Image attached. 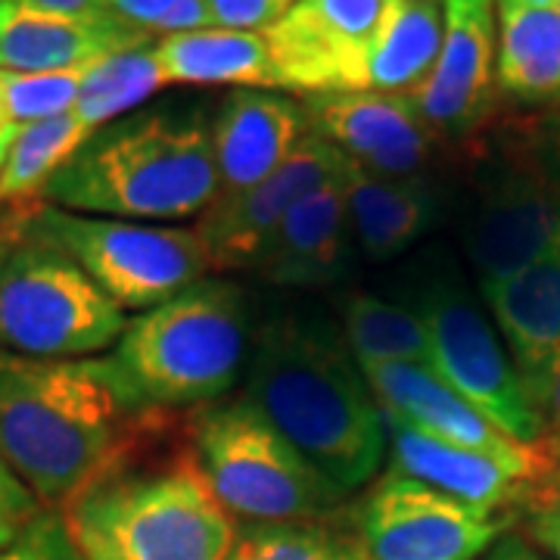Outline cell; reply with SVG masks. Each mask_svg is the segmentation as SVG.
Masks as SVG:
<instances>
[{"label":"cell","mask_w":560,"mask_h":560,"mask_svg":"<svg viewBox=\"0 0 560 560\" xmlns=\"http://www.w3.org/2000/svg\"><path fill=\"white\" fill-rule=\"evenodd\" d=\"M442 10L440 57L408 97L430 128L464 135L480 121L499 81V0H442Z\"/></svg>","instance_id":"5bb4252c"},{"label":"cell","mask_w":560,"mask_h":560,"mask_svg":"<svg viewBox=\"0 0 560 560\" xmlns=\"http://www.w3.org/2000/svg\"><path fill=\"white\" fill-rule=\"evenodd\" d=\"M486 560H539V555H536L521 536L504 533V536L486 551Z\"/></svg>","instance_id":"8d00e7d4"},{"label":"cell","mask_w":560,"mask_h":560,"mask_svg":"<svg viewBox=\"0 0 560 560\" xmlns=\"http://www.w3.org/2000/svg\"><path fill=\"white\" fill-rule=\"evenodd\" d=\"M0 560H81L60 508H40L20 536L0 548Z\"/></svg>","instance_id":"1f68e13d"},{"label":"cell","mask_w":560,"mask_h":560,"mask_svg":"<svg viewBox=\"0 0 560 560\" xmlns=\"http://www.w3.org/2000/svg\"><path fill=\"white\" fill-rule=\"evenodd\" d=\"M352 219L346 202L342 168L302 197L290 215L280 221L261 259V275L275 287H324L340 278L349 259Z\"/></svg>","instance_id":"44dd1931"},{"label":"cell","mask_w":560,"mask_h":560,"mask_svg":"<svg viewBox=\"0 0 560 560\" xmlns=\"http://www.w3.org/2000/svg\"><path fill=\"white\" fill-rule=\"evenodd\" d=\"M560 241V184L541 178L495 187L467 224V256L480 283L517 275Z\"/></svg>","instance_id":"d6986e66"},{"label":"cell","mask_w":560,"mask_h":560,"mask_svg":"<svg viewBox=\"0 0 560 560\" xmlns=\"http://www.w3.org/2000/svg\"><path fill=\"white\" fill-rule=\"evenodd\" d=\"M529 536L539 541L545 551H551L555 560H560V480L533 504Z\"/></svg>","instance_id":"836d02e7"},{"label":"cell","mask_w":560,"mask_h":560,"mask_svg":"<svg viewBox=\"0 0 560 560\" xmlns=\"http://www.w3.org/2000/svg\"><path fill=\"white\" fill-rule=\"evenodd\" d=\"M442 32V0H383L381 22L368 57V91H415L440 57Z\"/></svg>","instance_id":"cb8c5ba5"},{"label":"cell","mask_w":560,"mask_h":560,"mask_svg":"<svg viewBox=\"0 0 560 560\" xmlns=\"http://www.w3.org/2000/svg\"><path fill=\"white\" fill-rule=\"evenodd\" d=\"M342 184L355 241L371 261L405 253L436 221V194L420 175H381L346 156Z\"/></svg>","instance_id":"7402d4cb"},{"label":"cell","mask_w":560,"mask_h":560,"mask_svg":"<svg viewBox=\"0 0 560 560\" xmlns=\"http://www.w3.org/2000/svg\"><path fill=\"white\" fill-rule=\"evenodd\" d=\"M32 3L50 7V10H62V13H116L113 0H32Z\"/></svg>","instance_id":"f35d334b"},{"label":"cell","mask_w":560,"mask_h":560,"mask_svg":"<svg viewBox=\"0 0 560 560\" xmlns=\"http://www.w3.org/2000/svg\"><path fill=\"white\" fill-rule=\"evenodd\" d=\"M383 0H300L261 35L280 91L312 97L368 91V57Z\"/></svg>","instance_id":"8fae6325"},{"label":"cell","mask_w":560,"mask_h":560,"mask_svg":"<svg viewBox=\"0 0 560 560\" xmlns=\"http://www.w3.org/2000/svg\"><path fill=\"white\" fill-rule=\"evenodd\" d=\"M342 162H346V153L312 131L302 138L293 156L261 184L234 197H221L202 215L197 228L212 261V271H237L246 265L256 268L280 221L318 184L334 178L342 168Z\"/></svg>","instance_id":"4fadbf2b"},{"label":"cell","mask_w":560,"mask_h":560,"mask_svg":"<svg viewBox=\"0 0 560 560\" xmlns=\"http://www.w3.org/2000/svg\"><path fill=\"white\" fill-rule=\"evenodd\" d=\"M521 3H529V7H555L558 0H521Z\"/></svg>","instance_id":"b9f144b4"},{"label":"cell","mask_w":560,"mask_h":560,"mask_svg":"<svg viewBox=\"0 0 560 560\" xmlns=\"http://www.w3.org/2000/svg\"><path fill=\"white\" fill-rule=\"evenodd\" d=\"M160 88H165V79L153 57V44H143L138 50H125L88 66L72 113L94 135L106 125L131 116Z\"/></svg>","instance_id":"4316f807"},{"label":"cell","mask_w":560,"mask_h":560,"mask_svg":"<svg viewBox=\"0 0 560 560\" xmlns=\"http://www.w3.org/2000/svg\"><path fill=\"white\" fill-rule=\"evenodd\" d=\"M383 418H386V455L393 460L389 470H399L405 477H415L492 514L523 501L536 504L548 492L480 452L436 440L423 430H415L411 423L393 418L389 411H383Z\"/></svg>","instance_id":"ffe728a7"},{"label":"cell","mask_w":560,"mask_h":560,"mask_svg":"<svg viewBox=\"0 0 560 560\" xmlns=\"http://www.w3.org/2000/svg\"><path fill=\"white\" fill-rule=\"evenodd\" d=\"M327 480L346 492L386 458V418L359 359L318 320H268L253 346L246 396Z\"/></svg>","instance_id":"7a4b0ae2"},{"label":"cell","mask_w":560,"mask_h":560,"mask_svg":"<svg viewBox=\"0 0 560 560\" xmlns=\"http://www.w3.org/2000/svg\"><path fill=\"white\" fill-rule=\"evenodd\" d=\"M60 511L81 560H228L237 541L194 460L119 464Z\"/></svg>","instance_id":"277c9868"},{"label":"cell","mask_w":560,"mask_h":560,"mask_svg":"<svg viewBox=\"0 0 560 560\" xmlns=\"http://www.w3.org/2000/svg\"><path fill=\"white\" fill-rule=\"evenodd\" d=\"M0 504H10V508H25V511H40V504L25 486L20 482V477L0 460Z\"/></svg>","instance_id":"d590c367"},{"label":"cell","mask_w":560,"mask_h":560,"mask_svg":"<svg viewBox=\"0 0 560 560\" xmlns=\"http://www.w3.org/2000/svg\"><path fill=\"white\" fill-rule=\"evenodd\" d=\"M16 231L66 253L121 312H150L212 271L200 231L175 224L81 215L40 202Z\"/></svg>","instance_id":"52a82bcc"},{"label":"cell","mask_w":560,"mask_h":560,"mask_svg":"<svg viewBox=\"0 0 560 560\" xmlns=\"http://www.w3.org/2000/svg\"><path fill=\"white\" fill-rule=\"evenodd\" d=\"M165 84H234L253 91H278V72L261 32L197 28L175 32L153 44Z\"/></svg>","instance_id":"603a6c76"},{"label":"cell","mask_w":560,"mask_h":560,"mask_svg":"<svg viewBox=\"0 0 560 560\" xmlns=\"http://www.w3.org/2000/svg\"><path fill=\"white\" fill-rule=\"evenodd\" d=\"M499 84L523 101L560 97V16L555 7L499 0Z\"/></svg>","instance_id":"d4e9b609"},{"label":"cell","mask_w":560,"mask_h":560,"mask_svg":"<svg viewBox=\"0 0 560 560\" xmlns=\"http://www.w3.org/2000/svg\"><path fill=\"white\" fill-rule=\"evenodd\" d=\"M20 241V231H16V224L13 228H7V231H0V268H3V261L10 256V249L16 246Z\"/></svg>","instance_id":"ab89813d"},{"label":"cell","mask_w":560,"mask_h":560,"mask_svg":"<svg viewBox=\"0 0 560 560\" xmlns=\"http://www.w3.org/2000/svg\"><path fill=\"white\" fill-rule=\"evenodd\" d=\"M221 197L212 125L200 113H131L94 131L47 180L40 202L103 219L172 221L206 215Z\"/></svg>","instance_id":"3957f363"},{"label":"cell","mask_w":560,"mask_h":560,"mask_svg":"<svg viewBox=\"0 0 560 560\" xmlns=\"http://www.w3.org/2000/svg\"><path fill=\"white\" fill-rule=\"evenodd\" d=\"M342 340L359 364L408 361L427 364V327L418 305L355 293L342 305Z\"/></svg>","instance_id":"83f0119b"},{"label":"cell","mask_w":560,"mask_h":560,"mask_svg":"<svg viewBox=\"0 0 560 560\" xmlns=\"http://www.w3.org/2000/svg\"><path fill=\"white\" fill-rule=\"evenodd\" d=\"M308 128L330 140L352 162L381 175H418L430 160L433 128L408 94L349 91L312 97Z\"/></svg>","instance_id":"2e32d148"},{"label":"cell","mask_w":560,"mask_h":560,"mask_svg":"<svg viewBox=\"0 0 560 560\" xmlns=\"http://www.w3.org/2000/svg\"><path fill=\"white\" fill-rule=\"evenodd\" d=\"M501 342L536 408H545L560 359V241L517 275L480 283Z\"/></svg>","instance_id":"e0dca14e"},{"label":"cell","mask_w":560,"mask_h":560,"mask_svg":"<svg viewBox=\"0 0 560 560\" xmlns=\"http://www.w3.org/2000/svg\"><path fill=\"white\" fill-rule=\"evenodd\" d=\"M16 128H7V131H0V165L7 162V153H10V147H13V140H16Z\"/></svg>","instance_id":"60d3db41"},{"label":"cell","mask_w":560,"mask_h":560,"mask_svg":"<svg viewBox=\"0 0 560 560\" xmlns=\"http://www.w3.org/2000/svg\"><path fill=\"white\" fill-rule=\"evenodd\" d=\"M113 10L150 35L212 28V13L206 0H113Z\"/></svg>","instance_id":"4dcf8cb0"},{"label":"cell","mask_w":560,"mask_h":560,"mask_svg":"<svg viewBox=\"0 0 560 560\" xmlns=\"http://www.w3.org/2000/svg\"><path fill=\"white\" fill-rule=\"evenodd\" d=\"M228 560H368L361 541L340 529L305 523H253L237 536Z\"/></svg>","instance_id":"f1b7e54d"},{"label":"cell","mask_w":560,"mask_h":560,"mask_svg":"<svg viewBox=\"0 0 560 560\" xmlns=\"http://www.w3.org/2000/svg\"><path fill=\"white\" fill-rule=\"evenodd\" d=\"M147 411L113 355L0 352V460L40 504H69L119 467Z\"/></svg>","instance_id":"6da1fadb"},{"label":"cell","mask_w":560,"mask_h":560,"mask_svg":"<svg viewBox=\"0 0 560 560\" xmlns=\"http://www.w3.org/2000/svg\"><path fill=\"white\" fill-rule=\"evenodd\" d=\"M504 517L399 470L383 474L355 511L368 560H477L504 536Z\"/></svg>","instance_id":"30bf717a"},{"label":"cell","mask_w":560,"mask_h":560,"mask_svg":"<svg viewBox=\"0 0 560 560\" xmlns=\"http://www.w3.org/2000/svg\"><path fill=\"white\" fill-rule=\"evenodd\" d=\"M88 138L91 131L72 109L20 128L7 162L0 165V206L40 200L47 180L79 153Z\"/></svg>","instance_id":"484cf974"},{"label":"cell","mask_w":560,"mask_h":560,"mask_svg":"<svg viewBox=\"0 0 560 560\" xmlns=\"http://www.w3.org/2000/svg\"><path fill=\"white\" fill-rule=\"evenodd\" d=\"M545 418V448L560 460V359L555 374H551V386H548V399L541 408Z\"/></svg>","instance_id":"e575fe53"},{"label":"cell","mask_w":560,"mask_h":560,"mask_svg":"<svg viewBox=\"0 0 560 560\" xmlns=\"http://www.w3.org/2000/svg\"><path fill=\"white\" fill-rule=\"evenodd\" d=\"M212 25L237 32H265L287 16L300 0H206Z\"/></svg>","instance_id":"d6a6232c"},{"label":"cell","mask_w":560,"mask_h":560,"mask_svg":"<svg viewBox=\"0 0 560 560\" xmlns=\"http://www.w3.org/2000/svg\"><path fill=\"white\" fill-rule=\"evenodd\" d=\"M415 305L427 327V364L501 433L523 445H545V418L526 396L480 302L455 280H436Z\"/></svg>","instance_id":"9c48e42d"},{"label":"cell","mask_w":560,"mask_h":560,"mask_svg":"<svg viewBox=\"0 0 560 560\" xmlns=\"http://www.w3.org/2000/svg\"><path fill=\"white\" fill-rule=\"evenodd\" d=\"M249 349L246 296L234 280L200 278L128 320L109 352L147 408H187L234 389Z\"/></svg>","instance_id":"5b68a950"},{"label":"cell","mask_w":560,"mask_h":560,"mask_svg":"<svg viewBox=\"0 0 560 560\" xmlns=\"http://www.w3.org/2000/svg\"><path fill=\"white\" fill-rule=\"evenodd\" d=\"M555 13H558V16H560V0H558V3H555Z\"/></svg>","instance_id":"7bdbcfd3"},{"label":"cell","mask_w":560,"mask_h":560,"mask_svg":"<svg viewBox=\"0 0 560 560\" xmlns=\"http://www.w3.org/2000/svg\"><path fill=\"white\" fill-rule=\"evenodd\" d=\"M194 464L231 517L305 523L346 495L246 399L206 408L194 423Z\"/></svg>","instance_id":"8992f818"},{"label":"cell","mask_w":560,"mask_h":560,"mask_svg":"<svg viewBox=\"0 0 560 560\" xmlns=\"http://www.w3.org/2000/svg\"><path fill=\"white\" fill-rule=\"evenodd\" d=\"M305 128L308 113L296 101H287L275 91H234L212 121L221 197L243 194L278 172L308 135Z\"/></svg>","instance_id":"ac0fdd59"},{"label":"cell","mask_w":560,"mask_h":560,"mask_svg":"<svg viewBox=\"0 0 560 560\" xmlns=\"http://www.w3.org/2000/svg\"><path fill=\"white\" fill-rule=\"evenodd\" d=\"M153 44L119 13H62L32 0H0V66L66 72Z\"/></svg>","instance_id":"9a60e30c"},{"label":"cell","mask_w":560,"mask_h":560,"mask_svg":"<svg viewBox=\"0 0 560 560\" xmlns=\"http://www.w3.org/2000/svg\"><path fill=\"white\" fill-rule=\"evenodd\" d=\"M128 318L81 265L20 237L0 268V352L94 359L116 349Z\"/></svg>","instance_id":"ba28073f"},{"label":"cell","mask_w":560,"mask_h":560,"mask_svg":"<svg viewBox=\"0 0 560 560\" xmlns=\"http://www.w3.org/2000/svg\"><path fill=\"white\" fill-rule=\"evenodd\" d=\"M361 371L383 411H389L393 418L405 420L436 440L499 460L541 489H551L558 482V458L545 445H523L501 433L470 401L460 399L430 364L377 361L361 364Z\"/></svg>","instance_id":"7c38bea8"},{"label":"cell","mask_w":560,"mask_h":560,"mask_svg":"<svg viewBox=\"0 0 560 560\" xmlns=\"http://www.w3.org/2000/svg\"><path fill=\"white\" fill-rule=\"evenodd\" d=\"M38 511H25V508H10V504H0V548H7L10 541L20 536V529L25 523L32 521Z\"/></svg>","instance_id":"74e56055"},{"label":"cell","mask_w":560,"mask_h":560,"mask_svg":"<svg viewBox=\"0 0 560 560\" xmlns=\"http://www.w3.org/2000/svg\"><path fill=\"white\" fill-rule=\"evenodd\" d=\"M94 66V62H91ZM84 69L66 72H20L0 66V131L60 116L79 97Z\"/></svg>","instance_id":"f546056e"}]
</instances>
